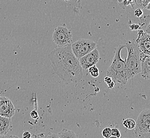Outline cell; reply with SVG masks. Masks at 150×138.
I'll use <instances>...</instances> for the list:
<instances>
[{
    "mask_svg": "<svg viewBox=\"0 0 150 138\" xmlns=\"http://www.w3.org/2000/svg\"><path fill=\"white\" fill-rule=\"evenodd\" d=\"M111 137L117 138H120L121 137V133L118 129H111Z\"/></svg>",
    "mask_w": 150,
    "mask_h": 138,
    "instance_id": "cell-17",
    "label": "cell"
},
{
    "mask_svg": "<svg viewBox=\"0 0 150 138\" xmlns=\"http://www.w3.org/2000/svg\"><path fill=\"white\" fill-rule=\"evenodd\" d=\"M96 46L94 41L88 39H80L71 44L72 52L78 59L92 51Z\"/></svg>",
    "mask_w": 150,
    "mask_h": 138,
    "instance_id": "cell-4",
    "label": "cell"
},
{
    "mask_svg": "<svg viewBox=\"0 0 150 138\" xmlns=\"http://www.w3.org/2000/svg\"><path fill=\"white\" fill-rule=\"evenodd\" d=\"M140 58L142 77L145 79H150V56L143 54L140 52Z\"/></svg>",
    "mask_w": 150,
    "mask_h": 138,
    "instance_id": "cell-10",
    "label": "cell"
},
{
    "mask_svg": "<svg viewBox=\"0 0 150 138\" xmlns=\"http://www.w3.org/2000/svg\"><path fill=\"white\" fill-rule=\"evenodd\" d=\"M115 82L113 81H112L110 84H108V88H109V89H113V88H114V87H115Z\"/></svg>",
    "mask_w": 150,
    "mask_h": 138,
    "instance_id": "cell-26",
    "label": "cell"
},
{
    "mask_svg": "<svg viewBox=\"0 0 150 138\" xmlns=\"http://www.w3.org/2000/svg\"><path fill=\"white\" fill-rule=\"evenodd\" d=\"M102 136L105 138H109L111 137V129L109 127H107L103 130L102 132Z\"/></svg>",
    "mask_w": 150,
    "mask_h": 138,
    "instance_id": "cell-16",
    "label": "cell"
},
{
    "mask_svg": "<svg viewBox=\"0 0 150 138\" xmlns=\"http://www.w3.org/2000/svg\"><path fill=\"white\" fill-rule=\"evenodd\" d=\"M56 75L67 84L78 83L83 77V68L71 49V44L53 50L49 55Z\"/></svg>",
    "mask_w": 150,
    "mask_h": 138,
    "instance_id": "cell-1",
    "label": "cell"
},
{
    "mask_svg": "<svg viewBox=\"0 0 150 138\" xmlns=\"http://www.w3.org/2000/svg\"><path fill=\"white\" fill-rule=\"evenodd\" d=\"M145 32H146L147 34H150V21L149 23L148 24L147 27H146Z\"/></svg>",
    "mask_w": 150,
    "mask_h": 138,
    "instance_id": "cell-28",
    "label": "cell"
},
{
    "mask_svg": "<svg viewBox=\"0 0 150 138\" xmlns=\"http://www.w3.org/2000/svg\"><path fill=\"white\" fill-rule=\"evenodd\" d=\"M52 38L58 47L67 46L72 43V32L66 27L58 26L53 32Z\"/></svg>",
    "mask_w": 150,
    "mask_h": 138,
    "instance_id": "cell-5",
    "label": "cell"
},
{
    "mask_svg": "<svg viewBox=\"0 0 150 138\" xmlns=\"http://www.w3.org/2000/svg\"><path fill=\"white\" fill-rule=\"evenodd\" d=\"M122 124L127 129H134L136 127V121L132 118H127L125 120Z\"/></svg>",
    "mask_w": 150,
    "mask_h": 138,
    "instance_id": "cell-14",
    "label": "cell"
},
{
    "mask_svg": "<svg viewBox=\"0 0 150 138\" xmlns=\"http://www.w3.org/2000/svg\"><path fill=\"white\" fill-rule=\"evenodd\" d=\"M15 114V107L11 100L6 97H0V116L11 118Z\"/></svg>",
    "mask_w": 150,
    "mask_h": 138,
    "instance_id": "cell-9",
    "label": "cell"
},
{
    "mask_svg": "<svg viewBox=\"0 0 150 138\" xmlns=\"http://www.w3.org/2000/svg\"><path fill=\"white\" fill-rule=\"evenodd\" d=\"M115 2L121 7L131 6L134 8V6H136L135 0H115Z\"/></svg>",
    "mask_w": 150,
    "mask_h": 138,
    "instance_id": "cell-13",
    "label": "cell"
},
{
    "mask_svg": "<svg viewBox=\"0 0 150 138\" xmlns=\"http://www.w3.org/2000/svg\"><path fill=\"white\" fill-rule=\"evenodd\" d=\"M125 47V45H120L115 50V55L112 63L107 70V76L110 77L115 83L126 84L128 80L127 76L126 58L124 60L121 58V50Z\"/></svg>",
    "mask_w": 150,
    "mask_h": 138,
    "instance_id": "cell-2",
    "label": "cell"
},
{
    "mask_svg": "<svg viewBox=\"0 0 150 138\" xmlns=\"http://www.w3.org/2000/svg\"><path fill=\"white\" fill-rule=\"evenodd\" d=\"M35 137H38V138H44V137H46V135H45V134L44 133H39L38 135H35Z\"/></svg>",
    "mask_w": 150,
    "mask_h": 138,
    "instance_id": "cell-27",
    "label": "cell"
},
{
    "mask_svg": "<svg viewBox=\"0 0 150 138\" xmlns=\"http://www.w3.org/2000/svg\"><path fill=\"white\" fill-rule=\"evenodd\" d=\"M138 37L135 43L139 47L140 52L143 54L150 56V34L143 30L140 29L138 32Z\"/></svg>",
    "mask_w": 150,
    "mask_h": 138,
    "instance_id": "cell-7",
    "label": "cell"
},
{
    "mask_svg": "<svg viewBox=\"0 0 150 138\" xmlns=\"http://www.w3.org/2000/svg\"><path fill=\"white\" fill-rule=\"evenodd\" d=\"M23 138H30L32 137L31 133L28 131H25L23 134Z\"/></svg>",
    "mask_w": 150,
    "mask_h": 138,
    "instance_id": "cell-22",
    "label": "cell"
},
{
    "mask_svg": "<svg viewBox=\"0 0 150 138\" xmlns=\"http://www.w3.org/2000/svg\"><path fill=\"white\" fill-rule=\"evenodd\" d=\"M135 133L139 136L144 137L150 133V109L142 111L136 121Z\"/></svg>",
    "mask_w": 150,
    "mask_h": 138,
    "instance_id": "cell-6",
    "label": "cell"
},
{
    "mask_svg": "<svg viewBox=\"0 0 150 138\" xmlns=\"http://www.w3.org/2000/svg\"><path fill=\"white\" fill-rule=\"evenodd\" d=\"M30 116L33 119H34V120H36L38 118V112L36 111V110H33L32 111V112H30Z\"/></svg>",
    "mask_w": 150,
    "mask_h": 138,
    "instance_id": "cell-19",
    "label": "cell"
},
{
    "mask_svg": "<svg viewBox=\"0 0 150 138\" xmlns=\"http://www.w3.org/2000/svg\"><path fill=\"white\" fill-rule=\"evenodd\" d=\"M88 72L93 78H97L99 75V70L95 65L91 66L88 69Z\"/></svg>",
    "mask_w": 150,
    "mask_h": 138,
    "instance_id": "cell-15",
    "label": "cell"
},
{
    "mask_svg": "<svg viewBox=\"0 0 150 138\" xmlns=\"http://www.w3.org/2000/svg\"><path fill=\"white\" fill-rule=\"evenodd\" d=\"M145 8L147 9V10H150V1L149 2V3L147 4V5L145 7Z\"/></svg>",
    "mask_w": 150,
    "mask_h": 138,
    "instance_id": "cell-29",
    "label": "cell"
},
{
    "mask_svg": "<svg viewBox=\"0 0 150 138\" xmlns=\"http://www.w3.org/2000/svg\"><path fill=\"white\" fill-rule=\"evenodd\" d=\"M59 138H78L75 132L69 130H62L58 134Z\"/></svg>",
    "mask_w": 150,
    "mask_h": 138,
    "instance_id": "cell-12",
    "label": "cell"
},
{
    "mask_svg": "<svg viewBox=\"0 0 150 138\" xmlns=\"http://www.w3.org/2000/svg\"><path fill=\"white\" fill-rule=\"evenodd\" d=\"M139 26L137 24H133L130 26V28L131 30H137L139 29Z\"/></svg>",
    "mask_w": 150,
    "mask_h": 138,
    "instance_id": "cell-23",
    "label": "cell"
},
{
    "mask_svg": "<svg viewBox=\"0 0 150 138\" xmlns=\"http://www.w3.org/2000/svg\"><path fill=\"white\" fill-rule=\"evenodd\" d=\"M46 138H59L58 135H56L55 134H53L51 133H49L46 135Z\"/></svg>",
    "mask_w": 150,
    "mask_h": 138,
    "instance_id": "cell-24",
    "label": "cell"
},
{
    "mask_svg": "<svg viewBox=\"0 0 150 138\" xmlns=\"http://www.w3.org/2000/svg\"><path fill=\"white\" fill-rule=\"evenodd\" d=\"M143 1L144 0H135L136 6H139V8L143 9L142 8V6H143Z\"/></svg>",
    "mask_w": 150,
    "mask_h": 138,
    "instance_id": "cell-20",
    "label": "cell"
},
{
    "mask_svg": "<svg viewBox=\"0 0 150 138\" xmlns=\"http://www.w3.org/2000/svg\"><path fill=\"white\" fill-rule=\"evenodd\" d=\"M65 2H68V1H69V0H64Z\"/></svg>",
    "mask_w": 150,
    "mask_h": 138,
    "instance_id": "cell-30",
    "label": "cell"
},
{
    "mask_svg": "<svg viewBox=\"0 0 150 138\" xmlns=\"http://www.w3.org/2000/svg\"><path fill=\"white\" fill-rule=\"evenodd\" d=\"M150 0H144L143 2V6H142V8H145V7L146 6L147 4L149 3Z\"/></svg>",
    "mask_w": 150,
    "mask_h": 138,
    "instance_id": "cell-25",
    "label": "cell"
},
{
    "mask_svg": "<svg viewBox=\"0 0 150 138\" xmlns=\"http://www.w3.org/2000/svg\"><path fill=\"white\" fill-rule=\"evenodd\" d=\"M100 59V53L96 48L89 53L79 58V61L83 69L87 70L91 66L98 63Z\"/></svg>",
    "mask_w": 150,
    "mask_h": 138,
    "instance_id": "cell-8",
    "label": "cell"
},
{
    "mask_svg": "<svg viewBox=\"0 0 150 138\" xmlns=\"http://www.w3.org/2000/svg\"><path fill=\"white\" fill-rule=\"evenodd\" d=\"M125 47L127 48L128 52L126 64L127 78L129 80L141 72L140 50L136 43L130 40L126 43Z\"/></svg>",
    "mask_w": 150,
    "mask_h": 138,
    "instance_id": "cell-3",
    "label": "cell"
},
{
    "mask_svg": "<svg viewBox=\"0 0 150 138\" xmlns=\"http://www.w3.org/2000/svg\"><path fill=\"white\" fill-rule=\"evenodd\" d=\"M104 82H105V83L107 84V85L108 84H110L111 83L112 81V78H111L110 77H109V76H107V77H105V78H104Z\"/></svg>",
    "mask_w": 150,
    "mask_h": 138,
    "instance_id": "cell-21",
    "label": "cell"
},
{
    "mask_svg": "<svg viewBox=\"0 0 150 138\" xmlns=\"http://www.w3.org/2000/svg\"><path fill=\"white\" fill-rule=\"evenodd\" d=\"M134 14L136 17H141L142 15H143V12L142 11V9L140 8H138L137 9H136L135 11L134 12Z\"/></svg>",
    "mask_w": 150,
    "mask_h": 138,
    "instance_id": "cell-18",
    "label": "cell"
},
{
    "mask_svg": "<svg viewBox=\"0 0 150 138\" xmlns=\"http://www.w3.org/2000/svg\"><path fill=\"white\" fill-rule=\"evenodd\" d=\"M11 118L0 116V137H4L11 129Z\"/></svg>",
    "mask_w": 150,
    "mask_h": 138,
    "instance_id": "cell-11",
    "label": "cell"
}]
</instances>
